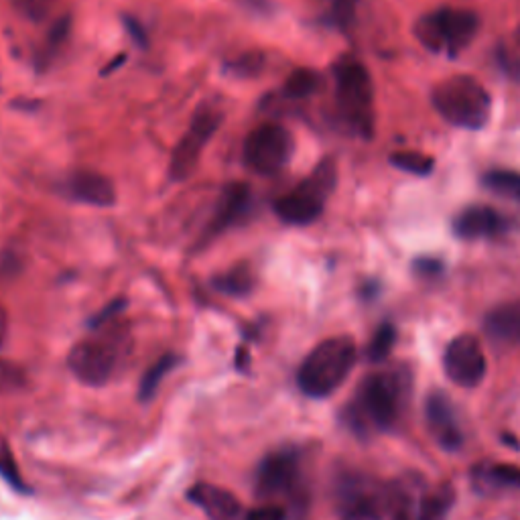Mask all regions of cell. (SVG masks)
Segmentation results:
<instances>
[{
	"label": "cell",
	"instance_id": "obj_28",
	"mask_svg": "<svg viewBox=\"0 0 520 520\" xmlns=\"http://www.w3.org/2000/svg\"><path fill=\"white\" fill-rule=\"evenodd\" d=\"M486 478L492 480L498 488H514L520 490V468L514 464H496L490 466Z\"/></svg>",
	"mask_w": 520,
	"mask_h": 520
},
{
	"label": "cell",
	"instance_id": "obj_36",
	"mask_svg": "<svg viewBox=\"0 0 520 520\" xmlns=\"http://www.w3.org/2000/svg\"><path fill=\"white\" fill-rule=\"evenodd\" d=\"M236 368L238 370H246V364H248V354H246V350L244 348H240L238 352H236Z\"/></svg>",
	"mask_w": 520,
	"mask_h": 520
},
{
	"label": "cell",
	"instance_id": "obj_23",
	"mask_svg": "<svg viewBox=\"0 0 520 520\" xmlns=\"http://www.w3.org/2000/svg\"><path fill=\"white\" fill-rule=\"evenodd\" d=\"M0 478H3L13 490L21 494H31V488L25 484V480L19 474L13 449L5 439H0Z\"/></svg>",
	"mask_w": 520,
	"mask_h": 520
},
{
	"label": "cell",
	"instance_id": "obj_33",
	"mask_svg": "<svg viewBox=\"0 0 520 520\" xmlns=\"http://www.w3.org/2000/svg\"><path fill=\"white\" fill-rule=\"evenodd\" d=\"M415 271L423 277H437L443 271V265L437 258H419L415 263Z\"/></svg>",
	"mask_w": 520,
	"mask_h": 520
},
{
	"label": "cell",
	"instance_id": "obj_29",
	"mask_svg": "<svg viewBox=\"0 0 520 520\" xmlns=\"http://www.w3.org/2000/svg\"><path fill=\"white\" fill-rule=\"evenodd\" d=\"M263 68H265V55L258 51L244 53L232 63V72L238 76H256L263 72Z\"/></svg>",
	"mask_w": 520,
	"mask_h": 520
},
{
	"label": "cell",
	"instance_id": "obj_32",
	"mask_svg": "<svg viewBox=\"0 0 520 520\" xmlns=\"http://www.w3.org/2000/svg\"><path fill=\"white\" fill-rule=\"evenodd\" d=\"M124 307H126V301H124V299H114L108 307H104L98 315H94V319H92V328H98V325H104L110 317H114L116 313H120Z\"/></svg>",
	"mask_w": 520,
	"mask_h": 520
},
{
	"label": "cell",
	"instance_id": "obj_24",
	"mask_svg": "<svg viewBox=\"0 0 520 520\" xmlns=\"http://www.w3.org/2000/svg\"><path fill=\"white\" fill-rule=\"evenodd\" d=\"M395 342H397V330L393 323H382L380 328L374 332L370 344H368V360L372 362H382L388 358V354L393 352L395 348Z\"/></svg>",
	"mask_w": 520,
	"mask_h": 520
},
{
	"label": "cell",
	"instance_id": "obj_31",
	"mask_svg": "<svg viewBox=\"0 0 520 520\" xmlns=\"http://www.w3.org/2000/svg\"><path fill=\"white\" fill-rule=\"evenodd\" d=\"M285 510L281 506H260L252 510L246 520H285Z\"/></svg>",
	"mask_w": 520,
	"mask_h": 520
},
{
	"label": "cell",
	"instance_id": "obj_4",
	"mask_svg": "<svg viewBox=\"0 0 520 520\" xmlns=\"http://www.w3.org/2000/svg\"><path fill=\"white\" fill-rule=\"evenodd\" d=\"M336 102L344 122L356 135L370 139L374 133V86L368 70L356 59L336 65Z\"/></svg>",
	"mask_w": 520,
	"mask_h": 520
},
{
	"label": "cell",
	"instance_id": "obj_2",
	"mask_svg": "<svg viewBox=\"0 0 520 520\" xmlns=\"http://www.w3.org/2000/svg\"><path fill=\"white\" fill-rule=\"evenodd\" d=\"M358 360L356 342L350 336H336L317 344L297 372L299 390L309 399L334 395L346 382Z\"/></svg>",
	"mask_w": 520,
	"mask_h": 520
},
{
	"label": "cell",
	"instance_id": "obj_3",
	"mask_svg": "<svg viewBox=\"0 0 520 520\" xmlns=\"http://www.w3.org/2000/svg\"><path fill=\"white\" fill-rule=\"evenodd\" d=\"M433 106L449 124L466 130L484 128L492 114L488 90L468 74L447 78L435 86Z\"/></svg>",
	"mask_w": 520,
	"mask_h": 520
},
{
	"label": "cell",
	"instance_id": "obj_12",
	"mask_svg": "<svg viewBox=\"0 0 520 520\" xmlns=\"http://www.w3.org/2000/svg\"><path fill=\"white\" fill-rule=\"evenodd\" d=\"M301 474V458L295 449H279L260 462L254 478L258 496H279L297 486Z\"/></svg>",
	"mask_w": 520,
	"mask_h": 520
},
{
	"label": "cell",
	"instance_id": "obj_34",
	"mask_svg": "<svg viewBox=\"0 0 520 520\" xmlns=\"http://www.w3.org/2000/svg\"><path fill=\"white\" fill-rule=\"evenodd\" d=\"M124 23H126V29H128L130 33H133V37L137 39V43L147 45V35H145L143 27H141L137 21H133L130 17H124Z\"/></svg>",
	"mask_w": 520,
	"mask_h": 520
},
{
	"label": "cell",
	"instance_id": "obj_16",
	"mask_svg": "<svg viewBox=\"0 0 520 520\" xmlns=\"http://www.w3.org/2000/svg\"><path fill=\"white\" fill-rule=\"evenodd\" d=\"M70 191L78 202L108 208L116 202L114 183L96 171H80L70 181Z\"/></svg>",
	"mask_w": 520,
	"mask_h": 520
},
{
	"label": "cell",
	"instance_id": "obj_6",
	"mask_svg": "<svg viewBox=\"0 0 520 520\" xmlns=\"http://www.w3.org/2000/svg\"><path fill=\"white\" fill-rule=\"evenodd\" d=\"M336 179V163L332 159H323L305 181L275 200V214L293 226H307L315 222L323 214L325 200L334 191Z\"/></svg>",
	"mask_w": 520,
	"mask_h": 520
},
{
	"label": "cell",
	"instance_id": "obj_22",
	"mask_svg": "<svg viewBox=\"0 0 520 520\" xmlns=\"http://www.w3.org/2000/svg\"><path fill=\"white\" fill-rule=\"evenodd\" d=\"M319 76L313 70H295L287 82H285V96L291 100H303L317 92L319 88Z\"/></svg>",
	"mask_w": 520,
	"mask_h": 520
},
{
	"label": "cell",
	"instance_id": "obj_27",
	"mask_svg": "<svg viewBox=\"0 0 520 520\" xmlns=\"http://www.w3.org/2000/svg\"><path fill=\"white\" fill-rule=\"evenodd\" d=\"M27 382L25 370L9 360L0 358V395H9V393H17Z\"/></svg>",
	"mask_w": 520,
	"mask_h": 520
},
{
	"label": "cell",
	"instance_id": "obj_19",
	"mask_svg": "<svg viewBox=\"0 0 520 520\" xmlns=\"http://www.w3.org/2000/svg\"><path fill=\"white\" fill-rule=\"evenodd\" d=\"M179 362H181L179 356H175V354H165V356H161V358L145 372V376H143V380H141V386H139V399H141L143 403L151 401V399L157 395V388L161 386L163 378H165Z\"/></svg>",
	"mask_w": 520,
	"mask_h": 520
},
{
	"label": "cell",
	"instance_id": "obj_9",
	"mask_svg": "<svg viewBox=\"0 0 520 520\" xmlns=\"http://www.w3.org/2000/svg\"><path fill=\"white\" fill-rule=\"evenodd\" d=\"M222 124V114L212 106H202L191 118L189 130L175 145L171 161H169V175L175 181L187 179L193 169L200 163V155L210 139L216 135V130Z\"/></svg>",
	"mask_w": 520,
	"mask_h": 520
},
{
	"label": "cell",
	"instance_id": "obj_20",
	"mask_svg": "<svg viewBox=\"0 0 520 520\" xmlns=\"http://www.w3.org/2000/svg\"><path fill=\"white\" fill-rule=\"evenodd\" d=\"M214 287L230 297H244L252 291L254 287V277L250 273L248 267L240 265L230 269L228 273H222L218 277H214Z\"/></svg>",
	"mask_w": 520,
	"mask_h": 520
},
{
	"label": "cell",
	"instance_id": "obj_5",
	"mask_svg": "<svg viewBox=\"0 0 520 520\" xmlns=\"http://www.w3.org/2000/svg\"><path fill=\"white\" fill-rule=\"evenodd\" d=\"M334 500L342 520H382L384 516H393V488L364 472L340 474Z\"/></svg>",
	"mask_w": 520,
	"mask_h": 520
},
{
	"label": "cell",
	"instance_id": "obj_35",
	"mask_svg": "<svg viewBox=\"0 0 520 520\" xmlns=\"http://www.w3.org/2000/svg\"><path fill=\"white\" fill-rule=\"evenodd\" d=\"M7 328H9V317H7V311H5L3 307H0V346L5 344Z\"/></svg>",
	"mask_w": 520,
	"mask_h": 520
},
{
	"label": "cell",
	"instance_id": "obj_1",
	"mask_svg": "<svg viewBox=\"0 0 520 520\" xmlns=\"http://www.w3.org/2000/svg\"><path fill=\"white\" fill-rule=\"evenodd\" d=\"M407 390V372L393 370L366 376L346 409L348 425L360 435L395 427L407 401Z\"/></svg>",
	"mask_w": 520,
	"mask_h": 520
},
{
	"label": "cell",
	"instance_id": "obj_37",
	"mask_svg": "<svg viewBox=\"0 0 520 520\" xmlns=\"http://www.w3.org/2000/svg\"><path fill=\"white\" fill-rule=\"evenodd\" d=\"M516 35H518V43H520V29H518V33H516Z\"/></svg>",
	"mask_w": 520,
	"mask_h": 520
},
{
	"label": "cell",
	"instance_id": "obj_15",
	"mask_svg": "<svg viewBox=\"0 0 520 520\" xmlns=\"http://www.w3.org/2000/svg\"><path fill=\"white\" fill-rule=\"evenodd\" d=\"M187 498L200 506L212 520H238L240 516V502L224 488L212 484H195Z\"/></svg>",
	"mask_w": 520,
	"mask_h": 520
},
{
	"label": "cell",
	"instance_id": "obj_10",
	"mask_svg": "<svg viewBox=\"0 0 520 520\" xmlns=\"http://www.w3.org/2000/svg\"><path fill=\"white\" fill-rule=\"evenodd\" d=\"M443 370L455 386L468 390L480 386L488 372V360L482 342L472 334L453 338L443 354Z\"/></svg>",
	"mask_w": 520,
	"mask_h": 520
},
{
	"label": "cell",
	"instance_id": "obj_13",
	"mask_svg": "<svg viewBox=\"0 0 520 520\" xmlns=\"http://www.w3.org/2000/svg\"><path fill=\"white\" fill-rule=\"evenodd\" d=\"M425 421L435 443L445 451H458L464 445V429L451 399L433 390L425 399Z\"/></svg>",
	"mask_w": 520,
	"mask_h": 520
},
{
	"label": "cell",
	"instance_id": "obj_14",
	"mask_svg": "<svg viewBox=\"0 0 520 520\" xmlns=\"http://www.w3.org/2000/svg\"><path fill=\"white\" fill-rule=\"evenodd\" d=\"M506 228H508V220L500 216L496 210L486 206L468 208L453 222V232L464 240L494 238L504 234Z\"/></svg>",
	"mask_w": 520,
	"mask_h": 520
},
{
	"label": "cell",
	"instance_id": "obj_11",
	"mask_svg": "<svg viewBox=\"0 0 520 520\" xmlns=\"http://www.w3.org/2000/svg\"><path fill=\"white\" fill-rule=\"evenodd\" d=\"M118 352L114 344L104 340H84L76 344L68 356V366L72 374L88 386H104L114 368Z\"/></svg>",
	"mask_w": 520,
	"mask_h": 520
},
{
	"label": "cell",
	"instance_id": "obj_7",
	"mask_svg": "<svg viewBox=\"0 0 520 520\" xmlns=\"http://www.w3.org/2000/svg\"><path fill=\"white\" fill-rule=\"evenodd\" d=\"M478 27L480 21L472 11L439 9L419 19L415 25V35L429 51L458 57L474 41Z\"/></svg>",
	"mask_w": 520,
	"mask_h": 520
},
{
	"label": "cell",
	"instance_id": "obj_17",
	"mask_svg": "<svg viewBox=\"0 0 520 520\" xmlns=\"http://www.w3.org/2000/svg\"><path fill=\"white\" fill-rule=\"evenodd\" d=\"M250 206V189L246 183H232L224 189L222 198H220V206L218 212L214 216L212 234H218L230 226H234L248 210Z\"/></svg>",
	"mask_w": 520,
	"mask_h": 520
},
{
	"label": "cell",
	"instance_id": "obj_30",
	"mask_svg": "<svg viewBox=\"0 0 520 520\" xmlns=\"http://www.w3.org/2000/svg\"><path fill=\"white\" fill-rule=\"evenodd\" d=\"M358 0H332V17L340 27H346L354 21Z\"/></svg>",
	"mask_w": 520,
	"mask_h": 520
},
{
	"label": "cell",
	"instance_id": "obj_21",
	"mask_svg": "<svg viewBox=\"0 0 520 520\" xmlns=\"http://www.w3.org/2000/svg\"><path fill=\"white\" fill-rule=\"evenodd\" d=\"M484 185L502 198L520 202V173L516 171H490L484 175Z\"/></svg>",
	"mask_w": 520,
	"mask_h": 520
},
{
	"label": "cell",
	"instance_id": "obj_25",
	"mask_svg": "<svg viewBox=\"0 0 520 520\" xmlns=\"http://www.w3.org/2000/svg\"><path fill=\"white\" fill-rule=\"evenodd\" d=\"M390 165L405 171V173H413V175H419V177H425V175H431L433 167H435V161L423 153H415V151H403V153H395L390 155Z\"/></svg>",
	"mask_w": 520,
	"mask_h": 520
},
{
	"label": "cell",
	"instance_id": "obj_8",
	"mask_svg": "<svg viewBox=\"0 0 520 520\" xmlns=\"http://www.w3.org/2000/svg\"><path fill=\"white\" fill-rule=\"evenodd\" d=\"M293 155V137L281 124H260L246 137L244 159L260 175L279 173Z\"/></svg>",
	"mask_w": 520,
	"mask_h": 520
},
{
	"label": "cell",
	"instance_id": "obj_18",
	"mask_svg": "<svg viewBox=\"0 0 520 520\" xmlns=\"http://www.w3.org/2000/svg\"><path fill=\"white\" fill-rule=\"evenodd\" d=\"M486 330L500 342L520 344V309L504 307L488 315Z\"/></svg>",
	"mask_w": 520,
	"mask_h": 520
},
{
	"label": "cell",
	"instance_id": "obj_26",
	"mask_svg": "<svg viewBox=\"0 0 520 520\" xmlns=\"http://www.w3.org/2000/svg\"><path fill=\"white\" fill-rule=\"evenodd\" d=\"M11 3L21 17L33 23L45 21L57 7V0H11Z\"/></svg>",
	"mask_w": 520,
	"mask_h": 520
}]
</instances>
